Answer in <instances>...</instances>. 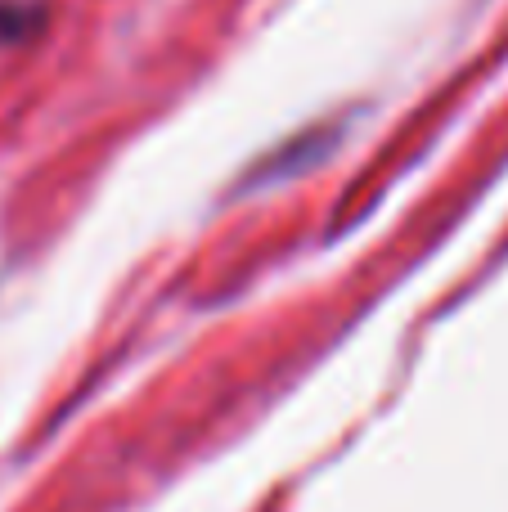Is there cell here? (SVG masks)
Here are the masks:
<instances>
[{
  "instance_id": "cell-1",
  "label": "cell",
  "mask_w": 508,
  "mask_h": 512,
  "mask_svg": "<svg viewBox=\"0 0 508 512\" xmlns=\"http://www.w3.org/2000/svg\"><path fill=\"white\" fill-rule=\"evenodd\" d=\"M36 23V9H18V5H0V41H9V36L27 32V27Z\"/></svg>"
}]
</instances>
